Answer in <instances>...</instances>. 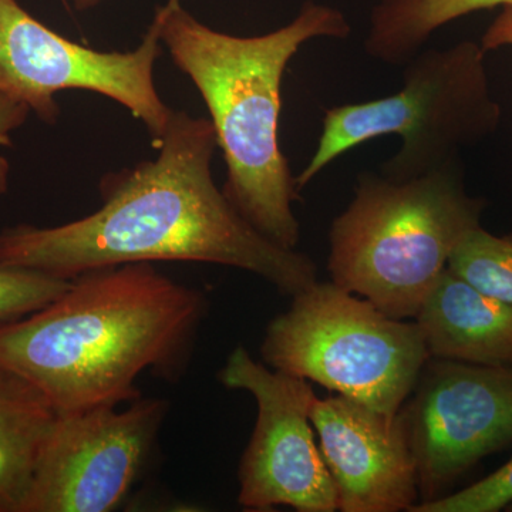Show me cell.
I'll return each mask as SVG.
<instances>
[{
    "instance_id": "cell-1",
    "label": "cell",
    "mask_w": 512,
    "mask_h": 512,
    "mask_svg": "<svg viewBox=\"0 0 512 512\" xmlns=\"http://www.w3.org/2000/svg\"><path fill=\"white\" fill-rule=\"evenodd\" d=\"M217 148L211 120L174 111L157 157L104 175L92 214L57 227L0 231V265L73 279L134 262H200L244 269L289 296L311 288L315 262L259 234L217 187Z\"/></svg>"
},
{
    "instance_id": "cell-2",
    "label": "cell",
    "mask_w": 512,
    "mask_h": 512,
    "mask_svg": "<svg viewBox=\"0 0 512 512\" xmlns=\"http://www.w3.org/2000/svg\"><path fill=\"white\" fill-rule=\"evenodd\" d=\"M205 312L204 293L150 262L93 269L45 308L0 325V369L57 413L120 406L140 399L143 373L181 376Z\"/></svg>"
},
{
    "instance_id": "cell-3",
    "label": "cell",
    "mask_w": 512,
    "mask_h": 512,
    "mask_svg": "<svg viewBox=\"0 0 512 512\" xmlns=\"http://www.w3.org/2000/svg\"><path fill=\"white\" fill-rule=\"evenodd\" d=\"M158 9L163 46L210 113L227 165L225 197L259 234L296 249L301 227L292 204L299 191L278 143L282 79L309 40L346 39L352 32L348 19L332 6L306 2L274 32L234 36L204 25L181 0Z\"/></svg>"
},
{
    "instance_id": "cell-4",
    "label": "cell",
    "mask_w": 512,
    "mask_h": 512,
    "mask_svg": "<svg viewBox=\"0 0 512 512\" xmlns=\"http://www.w3.org/2000/svg\"><path fill=\"white\" fill-rule=\"evenodd\" d=\"M485 202L464 187L461 161L407 181L366 171L329 229L333 284L396 319L416 318Z\"/></svg>"
},
{
    "instance_id": "cell-5",
    "label": "cell",
    "mask_w": 512,
    "mask_h": 512,
    "mask_svg": "<svg viewBox=\"0 0 512 512\" xmlns=\"http://www.w3.org/2000/svg\"><path fill=\"white\" fill-rule=\"evenodd\" d=\"M480 43L420 50L404 64L403 89L366 103L326 110L311 161L295 177L301 191L349 150L387 134L402 137L382 175L407 181L460 160L461 148L495 133L503 119L494 99Z\"/></svg>"
},
{
    "instance_id": "cell-6",
    "label": "cell",
    "mask_w": 512,
    "mask_h": 512,
    "mask_svg": "<svg viewBox=\"0 0 512 512\" xmlns=\"http://www.w3.org/2000/svg\"><path fill=\"white\" fill-rule=\"evenodd\" d=\"M292 298L266 328L262 362L396 419L430 359L417 323L332 281Z\"/></svg>"
},
{
    "instance_id": "cell-7",
    "label": "cell",
    "mask_w": 512,
    "mask_h": 512,
    "mask_svg": "<svg viewBox=\"0 0 512 512\" xmlns=\"http://www.w3.org/2000/svg\"><path fill=\"white\" fill-rule=\"evenodd\" d=\"M160 32L157 9L136 49L101 52L47 28L18 0H0V94L22 101L47 124L59 120L60 92L101 94L141 120L157 148L175 111L161 99L154 80L164 47Z\"/></svg>"
},
{
    "instance_id": "cell-8",
    "label": "cell",
    "mask_w": 512,
    "mask_h": 512,
    "mask_svg": "<svg viewBox=\"0 0 512 512\" xmlns=\"http://www.w3.org/2000/svg\"><path fill=\"white\" fill-rule=\"evenodd\" d=\"M218 377L228 389L251 394L258 409L238 468L239 505L258 512L339 510L338 491L309 417L316 397L311 382L271 369L244 346L232 350Z\"/></svg>"
},
{
    "instance_id": "cell-9",
    "label": "cell",
    "mask_w": 512,
    "mask_h": 512,
    "mask_svg": "<svg viewBox=\"0 0 512 512\" xmlns=\"http://www.w3.org/2000/svg\"><path fill=\"white\" fill-rule=\"evenodd\" d=\"M168 402L137 399L57 413L22 512L116 510L146 470Z\"/></svg>"
},
{
    "instance_id": "cell-10",
    "label": "cell",
    "mask_w": 512,
    "mask_h": 512,
    "mask_svg": "<svg viewBox=\"0 0 512 512\" xmlns=\"http://www.w3.org/2000/svg\"><path fill=\"white\" fill-rule=\"evenodd\" d=\"M400 416L419 503L444 497L484 457L512 444V367L430 357Z\"/></svg>"
},
{
    "instance_id": "cell-11",
    "label": "cell",
    "mask_w": 512,
    "mask_h": 512,
    "mask_svg": "<svg viewBox=\"0 0 512 512\" xmlns=\"http://www.w3.org/2000/svg\"><path fill=\"white\" fill-rule=\"evenodd\" d=\"M309 417L338 491L340 511L399 512L419 504L416 460L400 412L392 420L333 394L315 397Z\"/></svg>"
},
{
    "instance_id": "cell-12",
    "label": "cell",
    "mask_w": 512,
    "mask_h": 512,
    "mask_svg": "<svg viewBox=\"0 0 512 512\" xmlns=\"http://www.w3.org/2000/svg\"><path fill=\"white\" fill-rule=\"evenodd\" d=\"M414 322L434 359L512 367V308L448 268Z\"/></svg>"
},
{
    "instance_id": "cell-13",
    "label": "cell",
    "mask_w": 512,
    "mask_h": 512,
    "mask_svg": "<svg viewBox=\"0 0 512 512\" xmlns=\"http://www.w3.org/2000/svg\"><path fill=\"white\" fill-rule=\"evenodd\" d=\"M56 414L36 387L0 369V512H22Z\"/></svg>"
},
{
    "instance_id": "cell-14",
    "label": "cell",
    "mask_w": 512,
    "mask_h": 512,
    "mask_svg": "<svg viewBox=\"0 0 512 512\" xmlns=\"http://www.w3.org/2000/svg\"><path fill=\"white\" fill-rule=\"evenodd\" d=\"M512 6V0H380L370 13L367 55L404 66L437 30L471 13Z\"/></svg>"
},
{
    "instance_id": "cell-15",
    "label": "cell",
    "mask_w": 512,
    "mask_h": 512,
    "mask_svg": "<svg viewBox=\"0 0 512 512\" xmlns=\"http://www.w3.org/2000/svg\"><path fill=\"white\" fill-rule=\"evenodd\" d=\"M447 268L512 308V235L474 229L454 249Z\"/></svg>"
},
{
    "instance_id": "cell-16",
    "label": "cell",
    "mask_w": 512,
    "mask_h": 512,
    "mask_svg": "<svg viewBox=\"0 0 512 512\" xmlns=\"http://www.w3.org/2000/svg\"><path fill=\"white\" fill-rule=\"evenodd\" d=\"M72 279L0 265V325L32 315L67 291Z\"/></svg>"
},
{
    "instance_id": "cell-17",
    "label": "cell",
    "mask_w": 512,
    "mask_h": 512,
    "mask_svg": "<svg viewBox=\"0 0 512 512\" xmlns=\"http://www.w3.org/2000/svg\"><path fill=\"white\" fill-rule=\"evenodd\" d=\"M511 501L512 458L478 483L456 494L416 504L409 512H497L504 510Z\"/></svg>"
},
{
    "instance_id": "cell-18",
    "label": "cell",
    "mask_w": 512,
    "mask_h": 512,
    "mask_svg": "<svg viewBox=\"0 0 512 512\" xmlns=\"http://www.w3.org/2000/svg\"><path fill=\"white\" fill-rule=\"evenodd\" d=\"M30 109L22 101L0 94V148L10 146L12 134L26 123ZM10 163L0 154V198L9 190Z\"/></svg>"
},
{
    "instance_id": "cell-19",
    "label": "cell",
    "mask_w": 512,
    "mask_h": 512,
    "mask_svg": "<svg viewBox=\"0 0 512 512\" xmlns=\"http://www.w3.org/2000/svg\"><path fill=\"white\" fill-rule=\"evenodd\" d=\"M480 45L485 53L501 47H512V6L503 8V12L488 26L481 37Z\"/></svg>"
},
{
    "instance_id": "cell-20",
    "label": "cell",
    "mask_w": 512,
    "mask_h": 512,
    "mask_svg": "<svg viewBox=\"0 0 512 512\" xmlns=\"http://www.w3.org/2000/svg\"><path fill=\"white\" fill-rule=\"evenodd\" d=\"M106 2V0H74V5L79 10H89L96 8L100 3Z\"/></svg>"
},
{
    "instance_id": "cell-21",
    "label": "cell",
    "mask_w": 512,
    "mask_h": 512,
    "mask_svg": "<svg viewBox=\"0 0 512 512\" xmlns=\"http://www.w3.org/2000/svg\"><path fill=\"white\" fill-rule=\"evenodd\" d=\"M504 510L512 512V501L510 504L507 505V507L504 508Z\"/></svg>"
}]
</instances>
